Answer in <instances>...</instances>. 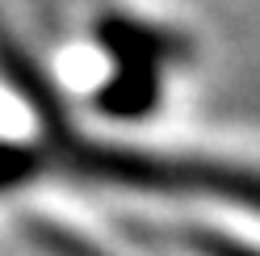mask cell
<instances>
[{
	"instance_id": "6da1fadb",
	"label": "cell",
	"mask_w": 260,
	"mask_h": 256,
	"mask_svg": "<svg viewBox=\"0 0 260 256\" xmlns=\"http://www.w3.org/2000/svg\"><path fill=\"white\" fill-rule=\"evenodd\" d=\"M63 164L96 185H126L151 189V194H206L218 202H235L260 214V172H243L235 164L189 155H147V151H113L96 143H80L76 135L63 139Z\"/></svg>"
}]
</instances>
